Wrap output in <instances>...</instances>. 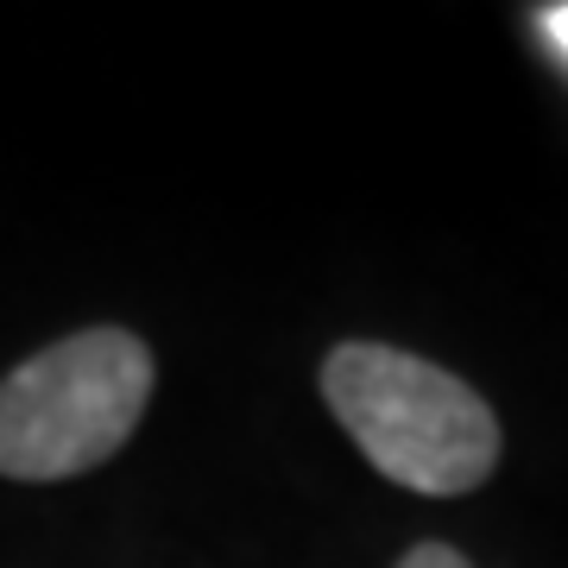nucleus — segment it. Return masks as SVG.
<instances>
[{
  "label": "nucleus",
  "instance_id": "nucleus-1",
  "mask_svg": "<svg viewBox=\"0 0 568 568\" xmlns=\"http://www.w3.org/2000/svg\"><path fill=\"white\" fill-rule=\"evenodd\" d=\"M323 398L386 480L429 499L474 493L499 467V417L448 366L392 342H342L323 361Z\"/></svg>",
  "mask_w": 568,
  "mask_h": 568
},
{
  "label": "nucleus",
  "instance_id": "nucleus-2",
  "mask_svg": "<svg viewBox=\"0 0 568 568\" xmlns=\"http://www.w3.org/2000/svg\"><path fill=\"white\" fill-rule=\"evenodd\" d=\"M152 347L133 328H77L0 379V474L77 480L114 462L152 405Z\"/></svg>",
  "mask_w": 568,
  "mask_h": 568
},
{
  "label": "nucleus",
  "instance_id": "nucleus-3",
  "mask_svg": "<svg viewBox=\"0 0 568 568\" xmlns=\"http://www.w3.org/2000/svg\"><path fill=\"white\" fill-rule=\"evenodd\" d=\"M398 568H474V562H467L462 549H448V544H417V549L398 556Z\"/></svg>",
  "mask_w": 568,
  "mask_h": 568
},
{
  "label": "nucleus",
  "instance_id": "nucleus-4",
  "mask_svg": "<svg viewBox=\"0 0 568 568\" xmlns=\"http://www.w3.org/2000/svg\"><path fill=\"white\" fill-rule=\"evenodd\" d=\"M537 26H544V39L568 58V7H544V13H537Z\"/></svg>",
  "mask_w": 568,
  "mask_h": 568
}]
</instances>
